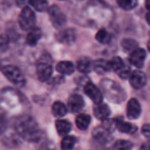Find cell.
<instances>
[{"label": "cell", "mask_w": 150, "mask_h": 150, "mask_svg": "<svg viewBox=\"0 0 150 150\" xmlns=\"http://www.w3.org/2000/svg\"><path fill=\"white\" fill-rule=\"evenodd\" d=\"M15 129L20 137L28 142H38L41 136L37 122L29 115L19 117L15 123Z\"/></svg>", "instance_id": "6da1fadb"}, {"label": "cell", "mask_w": 150, "mask_h": 150, "mask_svg": "<svg viewBox=\"0 0 150 150\" xmlns=\"http://www.w3.org/2000/svg\"><path fill=\"white\" fill-rule=\"evenodd\" d=\"M100 86L102 92L112 103H120L124 101L127 98V94L122 87H120L118 83L111 79L102 80L100 83Z\"/></svg>", "instance_id": "7a4b0ae2"}, {"label": "cell", "mask_w": 150, "mask_h": 150, "mask_svg": "<svg viewBox=\"0 0 150 150\" xmlns=\"http://www.w3.org/2000/svg\"><path fill=\"white\" fill-rule=\"evenodd\" d=\"M1 70L4 76L13 84L22 87L25 83L24 75L18 67L13 65H6L3 67Z\"/></svg>", "instance_id": "3957f363"}, {"label": "cell", "mask_w": 150, "mask_h": 150, "mask_svg": "<svg viewBox=\"0 0 150 150\" xmlns=\"http://www.w3.org/2000/svg\"><path fill=\"white\" fill-rule=\"evenodd\" d=\"M36 16L30 7H24L18 16V24L25 31H29L34 27Z\"/></svg>", "instance_id": "277c9868"}, {"label": "cell", "mask_w": 150, "mask_h": 150, "mask_svg": "<svg viewBox=\"0 0 150 150\" xmlns=\"http://www.w3.org/2000/svg\"><path fill=\"white\" fill-rule=\"evenodd\" d=\"M48 60H50V56L48 54L42 55L37 65V76L39 80L41 82L47 81L53 73V68Z\"/></svg>", "instance_id": "5b68a950"}, {"label": "cell", "mask_w": 150, "mask_h": 150, "mask_svg": "<svg viewBox=\"0 0 150 150\" xmlns=\"http://www.w3.org/2000/svg\"><path fill=\"white\" fill-rule=\"evenodd\" d=\"M47 11H48L49 18L54 27L60 28L65 25L67 21V18L57 5H52L51 7L48 8Z\"/></svg>", "instance_id": "8992f818"}, {"label": "cell", "mask_w": 150, "mask_h": 150, "mask_svg": "<svg viewBox=\"0 0 150 150\" xmlns=\"http://www.w3.org/2000/svg\"><path fill=\"white\" fill-rule=\"evenodd\" d=\"M83 91H84V93L95 103V105L102 103V101H103V93L92 83H91V82L86 83V84L84 85Z\"/></svg>", "instance_id": "52a82bcc"}, {"label": "cell", "mask_w": 150, "mask_h": 150, "mask_svg": "<svg viewBox=\"0 0 150 150\" xmlns=\"http://www.w3.org/2000/svg\"><path fill=\"white\" fill-rule=\"evenodd\" d=\"M146 56H147L146 51L143 48L137 47L136 49H134L133 52L130 53L128 61L134 67L141 69V68H142L144 66Z\"/></svg>", "instance_id": "ba28073f"}, {"label": "cell", "mask_w": 150, "mask_h": 150, "mask_svg": "<svg viewBox=\"0 0 150 150\" xmlns=\"http://www.w3.org/2000/svg\"><path fill=\"white\" fill-rule=\"evenodd\" d=\"M129 81L133 88L142 89L147 83V76L141 70H135L130 75Z\"/></svg>", "instance_id": "9c48e42d"}, {"label": "cell", "mask_w": 150, "mask_h": 150, "mask_svg": "<svg viewBox=\"0 0 150 150\" xmlns=\"http://www.w3.org/2000/svg\"><path fill=\"white\" fill-rule=\"evenodd\" d=\"M56 39L59 42L63 44H72L76 41V33L72 28L63 29L56 34Z\"/></svg>", "instance_id": "30bf717a"}, {"label": "cell", "mask_w": 150, "mask_h": 150, "mask_svg": "<svg viewBox=\"0 0 150 150\" xmlns=\"http://www.w3.org/2000/svg\"><path fill=\"white\" fill-rule=\"evenodd\" d=\"M142 113V107L139 101L135 98H131L127 103V114L130 120H136Z\"/></svg>", "instance_id": "8fae6325"}, {"label": "cell", "mask_w": 150, "mask_h": 150, "mask_svg": "<svg viewBox=\"0 0 150 150\" xmlns=\"http://www.w3.org/2000/svg\"><path fill=\"white\" fill-rule=\"evenodd\" d=\"M84 106L83 98L78 94H73L68 100V108L71 112H78Z\"/></svg>", "instance_id": "7c38bea8"}, {"label": "cell", "mask_w": 150, "mask_h": 150, "mask_svg": "<svg viewBox=\"0 0 150 150\" xmlns=\"http://www.w3.org/2000/svg\"><path fill=\"white\" fill-rule=\"evenodd\" d=\"M111 134L112 132L105 128L104 126L98 127L93 131V137L101 143H106L111 140Z\"/></svg>", "instance_id": "4fadbf2b"}, {"label": "cell", "mask_w": 150, "mask_h": 150, "mask_svg": "<svg viewBox=\"0 0 150 150\" xmlns=\"http://www.w3.org/2000/svg\"><path fill=\"white\" fill-rule=\"evenodd\" d=\"M93 112H94L95 117L98 120H105L108 119V117L110 115V109L107 105H105L102 102L100 104L95 105V106L93 108Z\"/></svg>", "instance_id": "5bb4252c"}, {"label": "cell", "mask_w": 150, "mask_h": 150, "mask_svg": "<svg viewBox=\"0 0 150 150\" xmlns=\"http://www.w3.org/2000/svg\"><path fill=\"white\" fill-rule=\"evenodd\" d=\"M76 69L83 74H88L93 70V62L88 57H82L77 60Z\"/></svg>", "instance_id": "9a60e30c"}, {"label": "cell", "mask_w": 150, "mask_h": 150, "mask_svg": "<svg viewBox=\"0 0 150 150\" xmlns=\"http://www.w3.org/2000/svg\"><path fill=\"white\" fill-rule=\"evenodd\" d=\"M42 33L41 30L38 27H33L29 30L27 36H26V44L29 46H34L38 43L40 39L41 38Z\"/></svg>", "instance_id": "2e32d148"}, {"label": "cell", "mask_w": 150, "mask_h": 150, "mask_svg": "<svg viewBox=\"0 0 150 150\" xmlns=\"http://www.w3.org/2000/svg\"><path fill=\"white\" fill-rule=\"evenodd\" d=\"M93 69L98 74H105L109 72L112 69L110 62L104 59H98L93 62Z\"/></svg>", "instance_id": "e0dca14e"}, {"label": "cell", "mask_w": 150, "mask_h": 150, "mask_svg": "<svg viewBox=\"0 0 150 150\" xmlns=\"http://www.w3.org/2000/svg\"><path fill=\"white\" fill-rule=\"evenodd\" d=\"M56 70L62 75H71L75 71V65L71 62L62 61L56 65Z\"/></svg>", "instance_id": "ac0fdd59"}, {"label": "cell", "mask_w": 150, "mask_h": 150, "mask_svg": "<svg viewBox=\"0 0 150 150\" xmlns=\"http://www.w3.org/2000/svg\"><path fill=\"white\" fill-rule=\"evenodd\" d=\"M115 124H116V128L124 134H133L137 130L136 127L121 120H115Z\"/></svg>", "instance_id": "d6986e66"}, {"label": "cell", "mask_w": 150, "mask_h": 150, "mask_svg": "<svg viewBox=\"0 0 150 150\" xmlns=\"http://www.w3.org/2000/svg\"><path fill=\"white\" fill-rule=\"evenodd\" d=\"M55 127H56V130L58 132V134L62 136H65L67 135L70 130H71V124L68 121V120H58L55 121Z\"/></svg>", "instance_id": "ffe728a7"}, {"label": "cell", "mask_w": 150, "mask_h": 150, "mask_svg": "<svg viewBox=\"0 0 150 150\" xmlns=\"http://www.w3.org/2000/svg\"><path fill=\"white\" fill-rule=\"evenodd\" d=\"M67 112H68V108L63 103L60 101L54 102L52 105V113L54 114V117L62 118L66 115Z\"/></svg>", "instance_id": "44dd1931"}, {"label": "cell", "mask_w": 150, "mask_h": 150, "mask_svg": "<svg viewBox=\"0 0 150 150\" xmlns=\"http://www.w3.org/2000/svg\"><path fill=\"white\" fill-rule=\"evenodd\" d=\"M91 117L87 114H79L76 119V125L78 129L83 131L86 130L91 123Z\"/></svg>", "instance_id": "7402d4cb"}, {"label": "cell", "mask_w": 150, "mask_h": 150, "mask_svg": "<svg viewBox=\"0 0 150 150\" xmlns=\"http://www.w3.org/2000/svg\"><path fill=\"white\" fill-rule=\"evenodd\" d=\"M121 47L126 53H131L138 47V43L135 40L131 38H126L121 40Z\"/></svg>", "instance_id": "603a6c76"}, {"label": "cell", "mask_w": 150, "mask_h": 150, "mask_svg": "<svg viewBox=\"0 0 150 150\" xmlns=\"http://www.w3.org/2000/svg\"><path fill=\"white\" fill-rule=\"evenodd\" d=\"M76 142V139L74 136H69L66 135L61 142V149L62 150H72L75 147V144Z\"/></svg>", "instance_id": "cb8c5ba5"}, {"label": "cell", "mask_w": 150, "mask_h": 150, "mask_svg": "<svg viewBox=\"0 0 150 150\" xmlns=\"http://www.w3.org/2000/svg\"><path fill=\"white\" fill-rule=\"evenodd\" d=\"M29 4L38 11H46L49 8L47 0H30Z\"/></svg>", "instance_id": "d4e9b609"}, {"label": "cell", "mask_w": 150, "mask_h": 150, "mask_svg": "<svg viewBox=\"0 0 150 150\" xmlns=\"http://www.w3.org/2000/svg\"><path fill=\"white\" fill-rule=\"evenodd\" d=\"M96 40L102 44H107L111 40V35L105 29H100L96 33Z\"/></svg>", "instance_id": "484cf974"}, {"label": "cell", "mask_w": 150, "mask_h": 150, "mask_svg": "<svg viewBox=\"0 0 150 150\" xmlns=\"http://www.w3.org/2000/svg\"><path fill=\"white\" fill-rule=\"evenodd\" d=\"M117 3L123 10L130 11L136 7L138 0H117Z\"/></svg>", "instance_id": "4316f807"}, {"label": "cell", "mask_w": 150, "mask_h": 150, "mask_svg": "<svg viewBox=\"0 0 150 150\" xmlns=\"http://www.w3.org/2000/svg\"><path fill=\"white\" fill-rule=\"evenodd\" d=\"M110 62V65H111V69L116 72L120 71L121 69V68L124 66L125 62H123V60L119 57V56H114Z\"/></svg>", "instance_id": "83f0119b"}, {"label": "cell", "mask_w": 150, "mask_h": 150, "mask_svg": "<svg viewBox=\"0 0 150 150\" xmlns=\"http://www.w3.org/2000/svg\"><path fill=\"white\" fill-rule=\"evenodd\" d=\"M133 148V145L130 142L125 141V140H120L115 142L113 145L112 150H131Z\"/></svg>", "instance_id": "f1b7e54d"}, {"label": "cell", "mask_w": 150, "mask_h": 150, "mask_svg": "<svg viewBox=\"0 0 150 150\" xmlns=\"http://www.w3.org/2000/svg\"><path fill=\"white\" fill-rule=\"evenodd\" d=\"M117 73H118V75H119L121 78H123V79L129 78L130 75L132 74V70H131L130 65L125 63L124 66L121 68V69H120V71H118Z\"/></svg>", "instance_id": "f546056e"}, {"label": "cell", "mask_w": 150, "mask_h": 150, "mask_svg": "<svg viewBox=\"0 0 150 150\" xmlns=\"http://www.w3.org/2000/svg\"><path fill=\"white\" fill-rule=\"evenodd\" d=\"M9 45V39L6 35H0V53L7 50Z\"/></svg>", "instance_id": "4dcf8cb0"}, {"label": "cell", "mask_w": 150, "mask_h": 150, "mask_svg": "<svg viewBox=\"0 0 150 150\" xmlns=\"http://www.w3.org/2000/svg\"><path fill=\"white\" fill-rule=\"evenodd\" d=\"M40 150H54V147L53 145L52 142H44Z\"/></svg>", "instance_id": "1f68e13d"}, {"label": "cell", "mask_w": 150, "mask_h": 150, "mask_svg": "<svg viewBox=\"0 0 150 150\" xmlns=\"http://www.w3.org/2000/svg\"><path fill=\"white\" fill-rule=\"evenodd\" d=\"M142 134L146 137L150 138V124H146L142 127Z\"/></svg>", "instance_id": "d6a6232c"}, {"label": "cell", "mask_w": 150, "mask_h": 150, "mask_svg": "<svg viewBox=\"0 0 150 150\" xmlns=\"http://www.w3.org/2000/svg\"><path fill=\"white\" fill-rule=\"evenodd\" d=\"M5 127H6V123H5V120L3 119V118H0V134H2L5 129Z\"/></svg>", "instance_id": "836d02e7"}, {"label": "cell", "mask_w": 150, "mask_h": 150, "mask_svg": "<svg viewBox=\"0 0 150 150\" xmlns=\"http://www.w3.org/2000/svg\"><path fill=\"white\" fill-rule=\"evenodd\" d=\"M140 150H150V142H148L144 143L142 146V148H141Z\"/></svg>", "instance_id": "e575fe53"}, {"label": "cell", "mask_w": 150, "mask_h": 150, "mask_svg": "<svg viewBox=\"0 0 150 150\" xmlns=\"http://www.w3.org/2000/svg\"><path fill=\"white\" fill-rule=\"evenodd\" d=\"M27 0H16V3L18 6H22L23 4H25V3L26 2Z\"/></svg>", "instance_id": "d590c367"}, {"label": "cell", "mask_w": 150, "mask_h": 150, "mask_svg": "<svg viewBox=\"0 0 150 150\" xmlns=\"http://www.w3.org/2000/svg\"><path fill=\"white\" fill-rule=\"evenodd\" d=\"M146 20H147L148 24L150 25V11L147 13V15H146Z\"/></svg>", "instance_id": "8d00e7d4"}, {"label": "cell", "mask_w": 150, "mask_h": 150, "mask_svg": "<svg viewBox=\"0 0 150 150\" xmlns=\"http://www.w3.org/2000/svg\"><path fill=\"white\" fill-rule=\"evenodd\" d=\"M145 5H146V8L150 11V0H146L145 1Z\"/></svg>", "instance_id": "74e56055"}, {"label": "cell", "mask_w": 150, "mask_h": 150, "mask_svg": "<svg viewBox=\"0 0 150 150\" xmlns=\"http://www.w3.org/2000/svg\"><path fill=\"white\" fill-rule=\"evenodd\" d=\"M148 48H149V50L150 52V40H149V43H148Z\"/></svg>", "instance_id": "f35d334b"}, {"label": "cell", "mask_w": 150, "mask_h": 150, "mask_svg": "<svg viewBox=\"0 0 150 150\" xmlns=\"http://www.w3.org/2000/svg\"><path fill=\"white\" fill-rule=\"evenodd\" d=\"M0 69H2V68H1V64H0Z\"/></svg>", "instance_id": "ab89813d"}]
</instances>
